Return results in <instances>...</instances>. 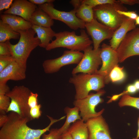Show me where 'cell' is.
I'll return each instance as SVG.
<instances>
[{"instance_id":"obj_11","label":"cell","mask_w":139,"mask_h":139,"mask_svg":"<svg viewBox=\"0 0 139 139\" xmlns=\"http://www.w3.org/2000/svg\"><path fill=\"white\" fill-rule=\"evenodd\" d=\"M116 51L119 62L128 58L139 55V28H136L127 33L121 42Z\"/></svg>"},{"instance_id":"obj_25","label":"cell","mask_w":139,"mask_h":139,"mask_svg":"<svg viewBox=\"0 0 139 139\" xmlns=\"http://www.w3.org/2000/svg\"><path fill=\"white\" fill-rule=\"evenodd\" d=\"M118 105L120 107L130 106L139 109V98L131 97L128 94H125L120 99Z\"/></svg>"},{"instance_id":"obj_24","label":"cell","mask_w":139,"mask_h":139,"mask_svg":"<svg viewBox=\"0 0 139 139\" xmlns=\"http://www.w3.org/2000/svg\"><path fill=\"white\" fill-rule=\"evenodd\" d=\"M75 10L76 16L85 23L91 22L94 18L93 8L86 4L81 3Z\"/></svg>"},{"instance_id":"obj_43","label":"cell","mask_w":139,"mask_h":139,"mask_svg":"<svg viewBox=\"0 0 139 139\" xmlns=\"http://www.w3.org/2000/svg\"><path fill=\"white\" fill-rule=\"evenodd\" d=\"M134 84L137 91H139V80H136Z\"/></svg>"},{"instance_id":"obj_31","label":"cell","mask_w":139,"mask_h":139,"mask_svg":"<svg viewBox=\"0 0 139 139\" xmlns=\"http://www.w3.org/2000/svg\"><path fill=\"white\" fill-rule=\"evenodd\" d=\"M41 105L39 104L33 108L30 109V114L33 119H38L41 116L42 113L41 110Z\"/></svg>"},{"instance_id":"obj_5","label":"cell","mask_w":139,"mask_h":139,"mask_svg":"<svg viewBox=\"0 0 139 139\" xmlns=\"http://www.w3.org/2000/svg\"><path fill=\"white\" fill-rule=\"evenodd\" d=\"M94 18L100 23L114 30H116L127 17L120 14L118 10L127 11L126 8L119 1L113 4H107L93 8Z\"/></svg>"},{"instance_id":"obj_7","label":"cell","mask_w":139,"mask_h":139,"mask_svg":"<svg viewBox=\"0 0 139 139\" xmlns=\"http://www.w3.org/2000/svg\"><path fill=\"white\" fill-rule=\"evenodd\" d=\"M105 93V91L101 89L96 93H89L85 98L74 101L73 105L79 108L80 115L84 121L86 122L88 119L97 117L102 114L104 109L97 112L95 109L98 105L103 102V99L101 97Z\"/></svg>"},{"instance_id":"obj_9","label":"cell","mask_w":139,"mask_h":139,"mask_svg":"<svg viewBox=\"0 0 139 139\" xmlns=\"http://www.w3.org/2000/svg\"><path fill=\"white\" fill-rule=\"evenodd\" d=\"M80 62L72 72L73 75L81 73L89 74H95L102 65L100 57V48L93 49L91 46L84 51Z\"/></svg>"},{"instance_id":"obj_17","label":"cell","mask_w":139,"mask_h":139,"mask_svg":"<svg viewBox=\"0 0 139 139\" xmlns=\"http://www.w3.org/2000/svg\"><path fill=\"white\" fill-rule=\"evenodd\" d=\"M136 28L135 21L127 18L116 30L110 41V46L116 50L128 32Z\"/></svg>"},{"instance_id":"obj_35","label":"cell","mask_w":139,"mask_h":139,"mask_svg":"<svg viewBox=\"0 0 139 139\" xmlns=\"http://www.w3.org/2000/svg\"><path fill=\"white\" fill-rule=\"evenodd\" d=\"M117 12L120 14L135 20L138 16L136 12L135 11H123L118 10Z\"/></svg>"},{"instance_id":"obj_12","label":"cell","mask_w":139,"mask_h":139,"mask_svg":"<svg viewBox=\"0 0 139 139\" xmlns=\"http://www.w3.org/2000/svg\"><path fill=\"white\" fill-rule=\"evenodd\" d=\"M100 55L102 66L95 73L103 76L107 84L110 82L109 75L111 72L119 62L118 56L116 50L105 43L102 44L100 48Z\"/></svg>"},{"instance_id":"obj_4","label":"cell","mask_w":139,"mask_h":139,"mask_svg":"<svg viewBox=\"0 0 139 139\" xmlns=\"http://www.w3.org/2000/svg\"><path fill=\"white\" fill-rule=\"evenodd\" d=\"M69 82L74 86L76 92L75 100L86 97L91 91H99L106 84L104 77L97 73H81L73 75L69 79Z\"/></svg>"},{"instance_id":"obj_26","label":"cell","mask_w":139,"mask_h":139,"mask_svg":"<svg viewBox=\"0 0 139 139\" xmlns=\"http://www.w3.org/2000/svg\"><path fill=\"white\" fill-rule=\"evenodd\" d=\"M123 67H120L118 65L112 70L109 75L110 81L117 82L123 81L125 79L126 75L123 70Z\"/></svg>"},{"instance_id":"obj_34","label":"cell","mask_w":139,"mask_h":139,"mask_svg":"<svg viewBox=\"0 0 139 139\" xmlns=\"http://www.w3.org/2000/svg\"><path fill=\"white\" fill-rule=\"evenodd\" d=\"M14 59L12 56L0 57V72L6 67Z\"/></svg>"},{"instance_id":"obj_29","label":"cell","mask_w":139,"mask_h":139,"mask_svg":"<svg viewBox=\"0 0 139 139\" xmlns=\"http://www.w3.org/2000/svg\"><path fill=\"white\" fill-rule=\"evenodd\" d=\"M47 134H43L42 135V139H61L63 134L59 128H52Z\"/></svg>"},{"instance_id":"obj_20","label":"cell","mask_w":139,"mask_h":139,"mask_svg":"<svg viewBox=\"0 0 139 139\" xmlns=\"http://www.w3.org/2000/svg\"><path fill=\"white\" fill-rule=\"evenodd\" d=\"M30 22L32 25L46 27L53 25L54 20L39 7L32 14Z\"/></svg>"},{"instance_id":"obj_19","label":"cell","mask_w":139,"mask_h":139,"mask_svg":"<svg viewBox=\"0 0 139 139\" xmlns=\"http://www.w3.org/2000/svg\"><path fill=\"white\" fill-rule=\"evenodd\" d=\"M37 35L40 41V47L45 48L50 43V41L55 37L56 33L51 27H46L32 25L31 28Z\"/></svg>"},{"instance_id":"obj_41","label":"cell","mask_w":139,"mask_h":139,"mask_svg":"<svg viewBox=\"0 0 139 139\" xmlns=\"http://www.w3.org/2000/svg\"><path fill=\"white\" fill-rule=\"evenodd\" d=\"M71 3L74 7V9L76 10L80 6L81 4V0H73L70 2Z\"/></svg>"},{"instance_id":"obj_16","label":"cell","mask_w":139,"mask_h":139,"mask_svg":"<svg viewBox=\"0 0 139 139\" xmlns=\"http://www.w3.org/2000/svg\"><path fill=\"white\" fill-rule=\"evenodd\" d=\"M38 7L36 5L26 0H15L3 13L19 15L30 22L32 14Z\"/></svg>"},{"instance_id":"obj_44","label":"cell","mask_w":139,"mask_h":139,"mask_svg":"<svg viewBox=\"0 0 139 139\" xmlns=\"http://www.w3.org/2000/svg\"><path fill=\"white\" fill-rule=\"evenodd\" d=\"M137 123L138 128L137 132V136L136 137L133 139H138L139 138V117L138 118Z\"/></svg>"},{"instance_id":"obj_3","label":"cell","mask_w":139,"mask_h":139,"mask_svg":"<svg viewBox=\"0 0 139 139\" xmlns=\"http://www.w3.org/2000/svg\"><path fill=\"white\" fill-rule=\"evenodd\" d=\"M17 32L20 34L19 40L15 45L10 40L6 42L10 51L12 56L16 60L26 64L27 60L32 51L40 44V40L32 28Z\"/></svg>"},{"instance_id":"obj_22","label":"cell","mask_w":139,"mask_h":139,"mask_svg":"<svg viewBox=\"0 0 139 139\" xmlns=\"http://www.w3.org/2000/svg\"><path fill=\"white\" fill-rule=\"evenodd\" d=\"M64 111L66 114V119L63 125L59 128L60 131L62 133L67 131L71 126V123H73L76 121L82 119L81 116L79 114V108L76 107L71 108L67 107L64 109Z\"/></svg>"},{"instance_id":"obj_15","label":"cell","mask_w":139,"mask_h":139,"mask_svg":"<svg viewBox=\"0 0 139 139\" xmlns=\"http://www.w3.org/2000/svg\"><path fill=\"white\" fill-rule=\"evenodd\" d=\"M26 64L14 59L11 63L0 72V84H6L9 80L18 81L26 77Z\"/></svg>"},{"instance_id":"obj_39","label":"cell","mask_w":139,"mask_h":139,"mask_svg":"<svg viewBox=\"0 0 139 139\" xmlns=\"http://www.w3.org/2000/svg\"><path fill=\"white\" fill-rule=\"evenodd\" d=\"M8 119V115L6 113H0V127H1L7 121Z\"/></svg>"},{"instance_id":"obj_45","label":"cell","mask_w":139,"mask_h":139,"mask_svg":"<svg viewBox=\"0 0 139 139\" xmlns=\"http://www.w3.org/2000/svg\"><path fill=\"white\" fill-rule=\"evenodd\" d=\"M135 21V25H139V15H138V16Z\"/></svg>"},{"instance_id":"obj_47","label":"cell","mask_w":139,"mask_h":139,"mask_svg":"<svg viewBox=\"0 0 139 139\" xmlns=\"http://www.w3.org/2000/svg\"><path fill=\"white\" fill-rule=\"evenodd\" d=\"M138 68L139 69V66L138 67Z\"/></svg>"},{"instance_id":"obj_1","label":"cell","mask_w":139,"mask_h":139,"mask_svg":"<svg viewBox=\"0 0 139 139\" xmlns=\"http://www.w3.org/2000/svg\"><path fill=\"white\" fill-rule=\"evenodd\" d=\"M7 120L0 130V139H40L41 136L47 131L53 124L64 119L62 117L54 119L47 116L49 119V124L43 129L31 128L27 125L32 120L23 117L16 113L11 112L8 115Z\"/></svg>"},{"instance_id":"obj_21","label":"cell","mask_w":139,"mask_h":139,"mask_svg":"<svg viewBox=\"0 0 139 139\" xmlns=\"http://www.w3.org/2000/svg\"><path fill=\"white\" fill-rule=\"evenodd\" d=\"M82 119L78 120L71 125L67 131L73 139H89V133L85 123Z\"/></svg>"},{"instance_id":"obj_14","label":"cell","mask_w":139,"mask_h":139,"mask_svg":"<svg viewBox=\"0 0 139 139\" xmlns=\"http://www.w3.org/2000/svg\"><path fill=\"white\" fill-rule=\"evenodd\" d=\"M85 123L89 139H112L108 126L101 115L88 119Z\"/></svg>"},{"instance_id":"obj_42","label":"cell","mask_w":139,"mask_h":139,"mask_svg":"<svg viewBox=\"0 0 139 139\" xmlns=\"http://www.w3.org/2000/svg\"><path fill=\"white\" fill-rule=\"evenodd\" d=\"M61 139H73L70 134L67 131L62 134Z\"/></svg>"},{"instance_id":"obj_28","label":"cell","mask_w":139,"mask_h":139,"mask_svg":"<svg viewBox=\"0 0 139 139\" xmlns=\"http://www.w3.org/2000/svg\"><path fill=\"white\" fill-rule=\"evenodd\" d=\"M117 1L115 0H81L82 3H84L90 6L92 8L107 4H113Z\"/></svg>"},{"instance_id":"obj_40","label":"cell","mask_w":139,"mask_h":139,"mask_svg":"<svg viewBox=\"0 0 139 139\" xmlns=\"http://www.w3.org/2000/svg\"><path fill=\"white\" fill-rule=\"evenodd\" d=\"M119 1L122 4L132 5L138 4V0H120Z\"/></svg>"},{"instance_id":"obj_38","label":"cell","mask_w":139,"mask_h":139,"mask_svg":"<svg viewBox=\"0 0 139 139\" xmlns=\"http://www.w3.org/2000/svg\"><path fill=\"white\" fill-rule=\"evenodd\" d=\"M10 90L6 84H0V94H6Z\"/></svg>"},{"instance_id":"obj_10","label":"cell","mask_w":139,"mask_h":139,"mask_svg":"<svg viewBox=\"0 0 139 139\" xmlns=\"http://www.w3.org/2000/svg\"><path fill=\"white\" fill-rule=\"evenodd\" d=\"M83 55V53L79 51H65L62 55L58 58L44 61L42 66L44 72L46 74L53 73L58 72L64 66L72 64H78Z\"/></svg>"},{"instance_id":"obj_36","label":"cell","mask_w":139,"mask_h":139,"mask_svg":"<svg viewBox=\"0 0 139 139\" xmlns=\"http://www.w3.org/2000/svg\"><path fill=\"white\" fill-rule=\"evenodd\" d=\"M14 1L13 0H0V11L3 10H8L11 6Z\"/></svg>"},{"instance_id":"obj_13","label":"cell","mask_w":139,"mask_h":139,"mask_svg":"<svg viewBox=\"0 0 139 139\" xmlns=\"http://www.w3.org/2000/svg\"><path fill=\"white\" fill-rule=\"evenodd\" d=\"M85 28L92 40L93 49L99 48L101 42L111 39L115 31L99 22L95 18L91 22L86 23Z\"/></svg>"},{"instance_id":"obj_27","label":"cell","mask_w":139,"mask_h":139,"mask_svg":"<svg viewBox=\"0 0 139 139\" xmlns=\"http://www.w3.org/2000/svg\"><path fill=\"white\" fill-rule=\"evenodd\" d=\"M11 102L10 98L5 94H0V112L6 113Z\"/></svg>"},{"instance_id":"obj_18","label":"cell","mask_w":139,"mask_h":139,"mask_svg":"<svg viewBox=\"0 0 139 139\" xmlns=\"http://www.w3.org/2000/svg\"><path fill=\"white\" fill-rule=\"evenodd\" d=\"M1 20L8 24L14 31L24 30L31 28L32 24L29 21L16 15L8 14H1Z\"/></svg>"},{"instance_id":"obj_8","label":"cell","mask_w":139,"mask_h":139,"mask_svg":"<svg viewBox=\"0 0 139 139\" xmlns=\"http://www.w3.org/2000/svg\"><path fill=\"white\" fill-rule=\"evenodd\" d=\"M39 7L47 13L53 20L60 21L65 24L71 29L76 30L85 28L86 23L78 18L74 9L69 12L58 10L54 8L53 3H46L39 5Z\"/></svg>"},{"instance_id":"obj_37","label":"cell","mask_w":139,"mask_h":139,"mask_svg":"<svg viewBox=\"0 0 139 139\" xmlns=\"http://www.w3.org/2000/svg\"><path fill=\"white\" fill-rule=\"evenodd\" d=\"M31 3L35 5H43L47 3H53L55 1L54 0H29Z\"/></svg>"},{"instance_id":"obj_30","label":"cell","mask_w":139,"mask_h":139,"mask_svg":"<svg viewBox=\"0 0 139 139\" xmlns=\"http://www.w3.org/2000/svg\"><path fill=\"white\" fill-rule=\"evenodd\" d=\"M137 91L134 84H130L127 86L126 91L119 94L114 95L111 97L108 102L109 103L112 101L116 100L121 95L128 93L134 94Z\"/></svg>"},{"instance_id":"obj_33","label":"cell","mask_w":139,"mask_h":139,"mask_svg":"<svg viewBox=\"0 0 139 139\" xmlns=\"http://www.w3.org/2000/svg\"><path fill=\"white\" fill-rule=\"evenodd\" d=\"M38 94L31 91L29 96L28 104L30 109L33 108L38 105Z\"/></svg>"},{"instance_id":"obj_32","label":"cell","mask_w":139,"mask_h":139,"mask_svg":"<svg viewBox=\"0 0 139 139\" xmlns=\"http://www.w3.org/2000/svg\"><path fill=\"white\" fill-rule=\"evenodd\" d=\"M11 56V54L6 42H0V57Z\"/></svg>"},{"instance_id":"obj_46","label":"cell","mask_w":139,"mask_h":139,"mask_svg":"<svg viewBox=\"0 0 139 139\" xmlns=\"http://www.w3.org/2000/svg\"><path fill=\"white\" fill-rule=\"evenodd\" d=\"M138 4H139V0H138Z\"/></svg>"},{"instance_id":"obj_6","label":"cell","mask_w":139,"mask_h":139,"mask_svg":"<svg viewBox=\"0 0 139 139\" xmlns=\"http://www.w3.org/2000/svg\"><path fill=\"white\" fill-rule=\"evenodd\" d=\"M31 91L23 85L15 86L6 94L11 99V102L7 112H13L20 116L31 119L30 108L28 104V99Z\"/></svg>"},{"instance_id":"obj_23","label":"cell","mask_w":139,"mask_h":139,"mask_svg":"<svg viewBox=\"0 0 139 139\" xmlns=\"http://www.w3.org/2000/svg\"><path fill=\"white\" fill-rule=\"evenodd\" d=\"M20 33L13 30L7 24L0 20V42H5L10 39L20 38Z\"/></svg>"},{"instance_id":"obj_2","label":"cell","mask_w":139,"mask_h":139,"mask_svg":"<svg viewBox=\"0 0 139 139\" xmlns=\"http://www.w3.org/2000/svg\"><path fill=\"white\" fill-rule=\"evenodd\" d=\"M80 34L77 35L74 31H64L56 33L55 39L45 48L47 51L59 47L66 48L70 50L84 51L93 43L85 31L80 30Z\"/></svg>"}]
</instances>
